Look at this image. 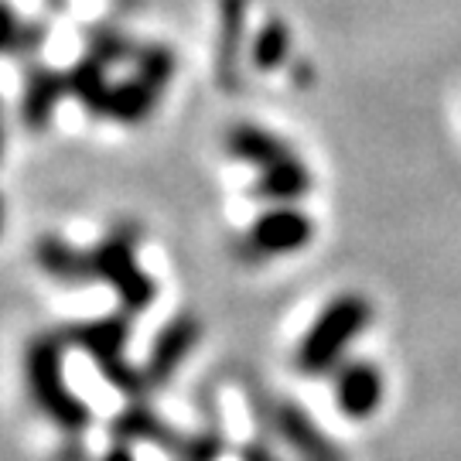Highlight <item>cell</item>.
Wrapping results in <instances>:
<instances>
[{
    "instance_id": "cell-14",
    "label": "cell",
    "mask_w": 461,
    "mask_h": 461,
    "mask_svg": "<svg viewBox=\"0 0 461 461\" xmlns=\"http://www.w3.org/2000/svg\"><path fill=\"white\" fill-rule=\"evenodd\" d=\"M312 188V175L308 167L297 161L294 154L280 158L277 165L264 167L253 182V195L257 198H270V202H294L304 192Z\"/></svg>"
},
{
    "instance_id": "cell-10",
    "label": "cell",
    "mask_w": 461,
    "mask_h": 461,
    "mask_svg": "<svg viewBox=\"0 0 461 461\" xmlns=\"http://www.w3.org/2000/svg\"><path fill=\"white\" fill-rule=\"evenodd\" d=\"M247 41V0H219V41H215V76L226 89H236L240 55Z\"/></svg>"
},
{
    "instance_id": "cell-4",
    "label": "cell",
    "mask_w": 461,
    "mask_h": 461,
    "mask_svg": "<svg viewBox=\"0 0 461 461\" xmlns=\"http://www.w3.org/2000/svg\"><path fill=\"white\" fill-rule=\"evenodd\" d=\"M89 253H93V277L110 284L127 312H144V308H150V301H154L158 291H154V280L140 270L137 257H133L131 232H113V236H106Z\"/></svg>"
},
{
    "instance_id": "cell-9",
    "label": "cell",
    "mask_w": 461,
    "mask_h": 461,
    "mask_svg": "<svg viewBox=\"0 0 461 461\" xmlns=\"http://www.w3.org/2000/svg\"><path fill=\"white\" fill-rule=\"evenodd\" d=\"M335 403L348 420H369L383 403V376L373 363H348L335 383Z\"/></svg>"
},
{
    "instance_id": "cell-7",
    "label": "cell",
    "mask_w": 461,
    "mask_h": 461,
    "mask_svg": "<svg viewBox=\"0 0 461 461\" xmlns=\"http://www.w3.org/2000/svg\"><path fill=\"white\" fill-rule=\"evenodd\" d=\"M270 424L280 434V441L291 447L301 461H346L342 451L318 430V424L308 417V411H301L294 403H274Z\"/></svg>"
},
{
    "instance_id": "cell-3",
    "label": "cell",
    "mask_w": 461,
    "mask_h": 461,
    "mask_svg": "<svg viewBox=\"0 0 461 461\" xmlns=\"http://www.w3.org/2000/svg\"><path fill=\"white\" fill-rule=\"evenodd\" d=\"M76 342L86 348V356L96 363V369L110 379V386L131 396H140L148 379L144 369L127 363V342H131V325L123 314H106L96 321H86L76 329Z\"/></svg>"
},
{
    "instance_id": "cell-2",
    "label": "cell",
    "mask_w": 461,
    "mask_h": 461,
    "mask_svg": "<svg viewBox=\"0 0 461 461\" xmlns=\"http://www.w3.org/2000/svg\"><path fill=\"white\" fill-rule=\"evenodd\" d=\"M373 318V308L363 294H339L331 297L329 304L321 308V314L312 321V329L304 331L301 346H297L294 366L308 376H321L329 373L331 366L342 359L363 329Z\"/></svg>"
},
{
    "instance_id": "cell-11",
    "label": "cell",
    "mask_w": 461,
    "mask_h": 461,
    "mask_svg": "<svg viewBox=\"0 0 461 461\" xmlns=\"http://www.w3.org/2000/svg\"><path fill=\"white\" fill-rule=\"evenodd\" d=\"M66 93H68V76L51 72V68L32 72V79L24 86V96H21V120H24V127L45 131L51 113H55V106H59V99L66 96Z\"/></svg>"
},
{
    "instance_id": "cell-8",
    "label": "cell",
    "mask_w": 461,
    "mask_h": 461,
    "mask_svg": "<svg viewBox=\"0 0 461 461\" xmlns=\"http://www.w3.org/2000/svg\"><path fill=\"white\" fill-rule=\"evenodd\" d=\"M198 342V321L195 318H175V321H167L165 329L154 335V342H150V352H148V363H144V379H148V386H161L167 379L178 373V366L188 359V352L195 348Z\"/></svg>"
},
{
    "instance_id": "cell-18",
    "label": "cell",
    "mask_w": 461,
    "mask_h": 461,
    "mask_svg": "<svg viewBox=\"0 0 461 461\" xmlns=\"http://www.w3.org/2000/svg\"><path fill=\"white\" fill-rule=\"evenodd\" d=\"M240 461H277L274 447L264 445V441H249L243 451H240Z\"/></svg>"
},
{
    "instance_id": "cell-5",
    "label": "cell",
    "mask_w": 461,
    "mask_h": 461,
    "mask_svg": "<svg viewBox=\"0 0 461 461\" xmlns=\"http://www.w3.org/2000/svg\"><path fill=\"white\" fill-rule=\"evenodd\" d=\"M113 430L123 445L150 441V445L171 451L178 461H219V455H222V438H215V434H182V430L161 424L158 413L148 411L144 403H137L127 413H120Z\"/></svg>"
},
{
    "instance_id": "cell-12",
    "label": "cell",
    "mask_w": 461,
    "mask_h": 461,
    "mask_svg": "<svg viewBox=\"0 0 461 461\" xmlns=\"http://www.w3.org/2000/svg\"><path fill=\"white\" fill-rule=\"evenodd\" d=\"M226 148H230V154L236 161L253 165L257 171L277 165L280 158L291 154L277 133L264 131V127H257V123H236V127L226 133Z\"/></svg>"
},
{
    "instance_id": "cell-13",
    "label": "cell",
    "mask_w": 461,
    "mask_h": 461,
    "mask_svg": "<svg viewBox=\"0 0 461 461\" xmlns=\"http://www.w3.org/2000/svg\"><path fill=\"white\" fill-rule=\"evenodd\" d=\"M158 96H161V86H154L148 76L133 72V79L110 89L103 113L110 116V120H120V123H140V120L150 116Z\"/></svg>"
},
{
    "instance_id": "cell-19",
    "label": "cell",
    "mask_w": 461,
    "mask_h": 461,
    "mask_svg": "<svg viewBox=\"0 0 461 461\" xmlns=\"http://www.w3.org/2000/svg\"><path fill=\"white\" fill-rule=\"evenodd\" d=\"M103 461H137V458H133L131 447L120 441V445H113L110 451H106V455H103Z\"/></svg>"
},
{
    "instance_id": "cell-17",
    "label": "cell",
    "mask_w": 461,
    "mask_h": 461,
    "mask_svg": "<svg viewBox=\"0 0 461 461\" xmlns=\"http://www.w3.org/2000/svg\"><path fill=\"white\" fill-rule=\"evenodd\" d=\"M287 55H291V32L280 17H270L253 38V59L249 62L257 72H274L287 62Z\"/></svg>"
},
{
    "instance_id": "cell-6",
    "label": "cell",
    "mask_w": 461,
    "mask_h": 461,
    "mask_svg": "<svg viewBox=\"0 0 461 461\" xmlns=\"http://www.w3.org/2000/svg\"><path fill=\"white\" fill-rule=\"evenodd\" d=\"M314 236L312 215H304L301 209L291 205H274L267 209L253 230H249V243L267 253V257H291L297 249H304Z\"/></svg>"
},
{
    "instance_id": "cell-16",
    "label": "cell",
    "mask_w": 461,
    "mask_h": 461,
    "mask_svg": "<svg viewBox=\"0 0 461 461\" xmlns=\"http://www.w3.org/2000/svg\"><path fill=\"white\" fill-rule=\"evenodd\" d=\"M110 89H113V86L106 83V62H103L99 55H86L83 62L68 72V93L79 96L86 106H93L99 113H103V106H106Z\"/></svg>"
},
{
    "instance_id": "cell-1",
    "label": "cell",
    "mask_w": 461,
    "mask_h": 461,
    "mask_svg": "<svg viewBox=\"0 0 461 461\" xmlns=\"http://www.w3.org/2000/svg\"><path fill=\"white\" fill-rule=\"evenodd\" d=\"M24 376H28L34 403L45 411V417L55 428H62L66 434H79L89 428V420H93L89 403L68 390L62 342L55 335L32 339V346L24 348Z\"/></svg>"
},
{
    "instance_id": "cell-15",
    "label": "cell",
    "mask_w": 461,
    "mask_h": 461,
    "mask_svg": "<svg viewBox=\"0 0 461 461\" xmlns=\"http://www.w3.org/2000/svg\"><path fill=\"white\" fill-rule=\"evenodd\" d=\"M34 260H38V267L55 280L93 277V253H83V249H76L72 243H66V240H55V236L38 240Z\"/></svg>"
}]
</instances>
